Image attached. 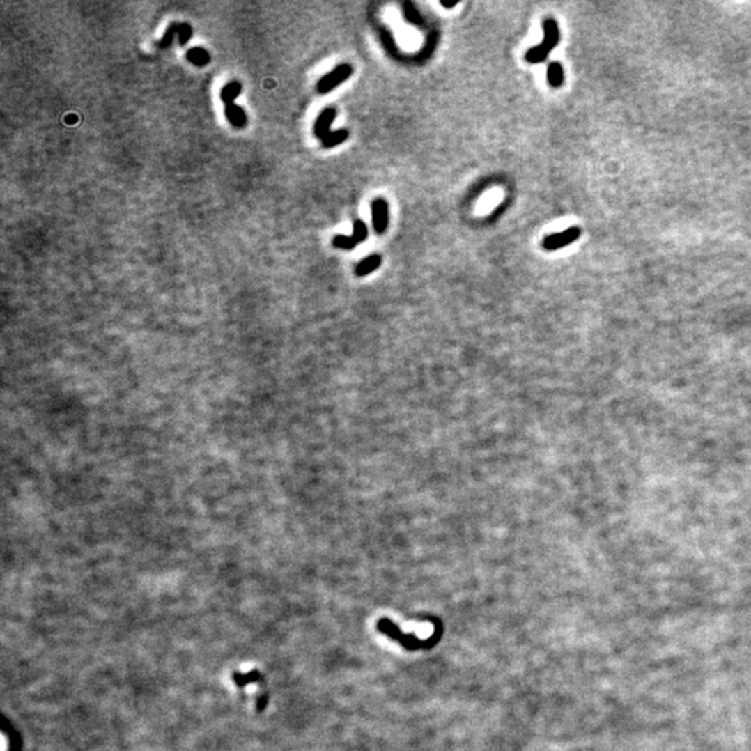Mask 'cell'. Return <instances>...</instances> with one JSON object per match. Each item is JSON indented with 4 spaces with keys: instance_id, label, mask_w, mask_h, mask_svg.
Listing matches in <instances>:
<instances>
[{
    "instance_id": "obj_1",
    "label": "cell",
    "mask_w": 751,
    "mask_h": 751,
    "mask_svg": "<svg viewBox=\"0 0 751 751\" xmlns=\"http://www.w3.org/2000/svg\"><path fill=\"white\" fill-rule=\"evenodd\" d=\"M543 31H544V38L541 40V43L536 47H532L526 52V61L532 63V64H537V63H543L545 61V59L548 57V54L551 53V50L554 47H557V45L559 43V26H558V22L554 20V18H545L543 21Z\"/></svg>"
},
{
    "instance_id": "obj_2",
    "label": "cell",
    "mask_w": 751,
    "mask_h": 751,
    "mask_svg": "<svg viewBox=\"0 0 751 751\" xmlns=\"http://www.w3.org/2000/svg\"><path fill=\"white\" fill-rule=\"evenodd\" d=\"M377 629L380 632H382L384 635H387L388 637H391L392 640H396L399 642L405 649L408 650H419V649H428V647H433L441 637V632L434 637L428 639V640H419L416 636H412V635H406V633H402L391 621L388 619H380L377 622Z\"/></svg>"
},
{
    "instance_id": "obj_3",
    "label": "cell",
    "mask_w": 751,
    "mask_h": 751,
    "mask_svg": "<svg viewBox=\"0 0 751 751\" xmlns=\"http://www.w3.org/2000/svg\"><path fill=\"white\" fill-rule=\"evenodd\" d=\"M353 65L350 63H343V64H339L333 71H330L329 74L323 75L319 82H318V92L325 95V93H329L332 92L333 89H336L339 85H341L343 82H346L351 75H353Z\"/></svg>"
},
{
    "instance_id": "obj_4",
    "label": "cell",
    "mask_w": 751,
    "mask_h": 751,
    "mask_svg": "<svg viewBox=\"0 0 751 751\" xmlns=\"http://www.w3.org/2000/svg\"><path fill=\"white\" fill-rule=\"evenodd\" d=\"M580 235H582V230L579 227H571V229H566V230H564L561 233H555V234H551V235L545 237L544 241H543V247L547 251H557V249H561V248H565V247L571 245L578 238H580Z\"/></svg>"
},
{
    "instance_id": "obj_5",
    "label": "cell",
    "mask_w": 751,
    "mask_h": 751,
    "mask_svg": "<svg viewBox=\"0 0 751 751\" xmlns=\"http://www.w3.org/2000/svg\"><path fill=\"white\" fill-rule=\"evenodd\" d=\"M372 220L376 234H384L388 227V205L385 199L377 198L372 203Z\"/></svg>"
},
{
    "instance_id": "obj_6",
    "label": "cell",
    "mask_w": 751,
    "mask_h": 751,
    "mask_svg": "<svg viewBox=\"0 0 751 751\" xmlns=\"http://www.w3.org/2000/svg\"><path fill=\"white\" fill-rule=\"evenodd\" d=\"M337 117V110L334 107H326L318 117L316 123H315V127H313V132L316 135V138H319L320 141L329 134L332 132L330 131V127H332V123L336 120Z\"/></svg>"
},
{
    "instance_id": "obj_7",
    "label": "cell",
    "mask_w": 751,
    "mask_h": 751,
    "mask_svg": "<svg viewBox=\"0 0 751 751\" xmlns=\"http://www.w3.org/2000/svg\"><path fill=\"white\" fill-rule=\"evenodd\" d=\"M224 114H226V118L230 121V124L235 128H244L248 123V117L244 111L242 107H240L238 104L233 103V104H227L224 107Z\"/></svg>"
},
{
    "instance_id": "obj_8",
    "label": "cell",
    "mask_w": 751,
    "mask_h": 751,
    "mask_svg": "<svg viewBox=\"0 0 751 751\" xmlns=\"http://www.w3.org/2000/svg\"><path fill=\"white\" fill-rule=\"evenodd\" d=\"M381 265V256L373 254L371 256H368L366 259H364L362 262L358 263V266L355 268V274L359 276V277H364V276H368L371 273H373L375 270H377Z\"/></svg>"
},
{
    "instance_id": "obj_9",
    "label": "cell",
    "mask_w": 751,
    "mask_h": 751,
    "mask_svg": "<svg viewBox=\"0 0 751 751\" xmlns=\"http://www.w3.org/2000/svg\"><path fill=\"white\" fill-rule=\"evenodd\" d=\"M241 91H242V85L238 81H231L227 85H224L220 92V99L224 103V106L233 104L234 100L240 96Z\"/></svg>"
},
{
    "instance_id": "obj_10",
    "label": "cell",
    "mask_w": 751,
    "mask_h": 751,
    "mask_svg": "<svg viewBox=\"0 0 751 751\" xmlns=\"http://www.w3.org/2000/svg\"><path fill=\"white\" fill-rule=\"evenodd\" d=\"M547 79L552 88H559L564 84V68L558 61H552L547 68Z\"/></svg>"
},
{
    "instance_id": "obj_11",
    "label": "cell",
    "mask_w": 751,
    "mask_h": 751,
    "mask_svg": "<svg viewBox=\"0 0 751 751\" xmlns=\"http://www.w3.org/2000/svg\"><path fill=\"white\" fill-rule=\"evenodd\" d=\"M187 60L194 65L203 67L210 61V54L203 47H192L187 52Z\"/></svg>"
},
{
    "instance_id": "obj_12",
    "label": "cell",
    "mask_w": 751,
    "mask_h": 751,
    "mask_svg": "<svg viewBox=\"0 0 751 751\" xmlns=\"http://www.w3.org/2000/svg\"><path fill=\"white\" fill-rule=\"evenodd\" d=\"M348 138H350V131L348 130H336V131L329 132L322 139V145H323V148H327V149L334 148V146L346 142Z\"/></svg>"
},
{
    "instance_id": "obj_13",
    "label": "cell",
    "mask_w": 751,
    "mask_h": 751,
    "mask_svg": "<svg viewBox=\"0 0 751 751\" xmlns=\"http://www.w3.org/2000/svg\"><path fill=\"white\" fill-rule=\"evenodd\" d=\"M369 235V231H368V226L364 220L358 219L354 222V229H353V238L355 240V242L359 245L361 242H364Z\"/></svg>"
},
{
    "instance_id": "obj_14",
    "label": "cell",
    "mask_w": 751,
    "mask_h": 751,
    "mask_svg": "<svg viewBox=\"0 0 751 751\" xmlns=\"http://www.w3.org/2000/svg\"><path fill=\"white\" fill-rule=\"evenodd\" d=\"M332 242H333V247H334V248L346 249V251H351V249H354V248L358 247V244L355 242V240L353 238V235L348 237V235H341V234H340V235H336V237L333 238Z\"/></svg>"
},
{
    "instance_id": "obj_15",
    "label": "cell",
    "mask_w": 751,
    "mask_h": 751,
    "mask_svg": "<svg viewBox=\"0 0 751 751\" xmlns=\"http://www.w3.org/2000/svg\"><path fill=\"white\" fill-rule=\"evenodd\" d=\"M178 25H180L178 22H171V24H170V26L166 29V32H164L162 40L159 42V47L164 49V47L171 46L174 36L178 35Z\"/></svg>"
},
{
    "instance_id": "obj_16",
    "label": "cell",
    "mask_w": 751,
    "mask_h": 751,
    "mask_svg": "<svg viewBox=\"0 0 751 751\" xmlns=\"http://www.w3.org/2000/svg\"><path fill=\"white\" fill-rule=\"evenodd\" d=\"M192 38V26L188 22H180L178 25V40L181 45H185Z\"/></svg>"
},
{
    "instance_id": "obj_17",
    "label": "cell",
    "mask_w": 751,
    "mask_h": 751,
    "mask_svg": "<svg viewBox=\"0 0 751 751\" xmlns=\"http://www.w3.org/2000/svg\"><path fill=\"white\" fill-rule=\"evenodd\" d=\"M440 3H441V6H442V7H445V8H452V7H455V6L458 4V1H452V3H445L444 0H441Z\"/></svg>"
}]
</instances>
